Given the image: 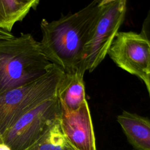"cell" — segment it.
<instances>
[{
	"label": "cell",
	"instance_id": "obj_1",
	"mask_svg": "<svg viewBox=\"0 0 150 150\" xmlns=\"http://www.w3.org/2000/svg\"><path fill=\"white\" fill-rule=\"evenodd\" d=\"M101 4V0H94L57 20L41 21L42 49L48 60L64 73L86 71L83 65L84 48L98 17Z\"/></svg>",
	"mask_w": 150,
	"mask_h": 150
},
{
	"label": "cell",
	"instance_id": "obj_2",
	"mask_svg": "<svg viewBox=\"0 0 150 150\" xmlns=\"http://www.w3.org/2000/svg\"><path fill=\"white\" fill-rule=\"evenodd\" d=\"M52 64L30 33L0 40V96L41 77Z\"/></svg>",
	"mask_w": 150,
	"mask_h": 150
},
{
	"label": "cell",
	"instance_id": "obj_3",
	"mask_svg": "<svg viewBox=\"0 0 150 150\" xmlns=\"http://www.w3.org/2000/svg\"><path fill=\"white\" fill-rule=\"evenodd\" d=\"M64 75V71L53 64L41 77L1 96L0 134L2 135L22 115L32 107L57 95Z\"/></svg>",
	"mask_w": 150,
	"mask_h": 150
},
{
	"label": "cell",
	"instance_id": "obj_4",
	"mask_svg": "<svg viewBox=\"0 0 150 150\" xmlns=\"http://www.w3.org/2000/svg\"><path fill=\"white\" fill-rule=\"evenodd\" d=\"M125 0H101L100 12L84 46L83 65L92 72L104 60L124 21Z\"/></svg>",
	"mask_w": 150,
	"mask_h": 150
},
{
	"label": "cell",
	"instance_id": "obj_5",
	"mask_svg": "<svg viewBox=\"0 0 150 150\" xmlns=\"http://www.w3.org/2000/svg\"><path fill=\"white\" fill-rule=\"evenodd\" d=\"M61 105L57 95L36 105L22 115L3 134L11 150H25L60 119Z\"/></svg>",
	"mask_w": 150,
	"mask_h": 150
},
{
	"label": "cell",
	"instance_id": "obj_6",
	"mask_svg": "<svg viewBox=\"0 0 150 150\" xmlns=\"http://www.w3.org/2000/svg\"><path fill=\"white\" fill-rule=\"evenodd\" d=\"M107 54L118 67L142 80L148 74L150 43L140 33L118 32Z\"/></svg>",
	"mask_w": 150,
	"mask_h": 150
},
{
	"label": "cell",
	"instance_id": "obj_7",
	"mask_svg": "<svg viewBox=\"0 0 150 150\" xmlns=\"http://www.w3.org/2000/svg\"><path fill=\"white\" fill-rule=\"evenodd\" d=\"M60 123L68 142L74 150H97L87 101L76 111H70L61 106Z\"/></svg>",
	"mask_w": 150,
	"mask_h": 150
},
{
	"label": "cell",
	"instance_id": "obj_8",
	"mask_svg": "<svg viewBox=\"0 0 150 150\" xmlns=\"http://www.w3.org/2000/svg\"><path fill=\"white\" fill-rule=\"evenodd\" d=\"M129 142L137 150H150V120L123 111L117 118Z\"/></svg>",
	"mask_w": 150,
	"mask_h": 150
},
{
	"label": "cell",
	"instance_id": "obj_9",
	"mask_svg": "<svg viewBox=\"0 0 150 150\" xmlns=\"http://www.w3.org/2000/svg\"><path fill=\"white\" fill-rule=\"evenodd\" d=\"M84 71L77 70L64 73L58 89L60 105L66 110L73 111L78 110L87 101L83 81Z\"/></svg>",
	"mask_w": 150,
	"mask_h": 150
},
{
	"label": "cell",
	"instance_id": "obj_10",
	"mask_svg": "<svg viewBox=\"0 0 150 150\" xmlns=\"http://www.w3.org/2000/svg\"><path fill=\"white\" fill-rule=\"evenodd\" d=\"M39 0H0V30L11 33L15 24L23 20Z\"/></svg>",
	"mask_w": 150,
	"mask_h": 150
},
{
	"label": "cell",
	"instance_id": "obj_11",
	"mask_svg": "<svg viewBox=\"0 0 150 150\" xmlns=\"http://www.w3.org/2000/svg\"><path fill=\"white\" fill-rule=\"evenodd\" d=\"M25 150H74L61 128L60 119Z\"/></svg>",
	"mask_w": 150,
	"mask_h": 150
},
{
	"label": "cell",
	"instance_id": "obj_12",
	"mask_svg": "<svg viewBox=\"0 0 150 150\" xmlns=\"http://www.w3.org/2000/svg\"><path fill=\"white\" fill-rule=\"evenodd\" d=\"M140 33L150 43V8L142 22Z\"/></svg>",
	"mask_w": 150,
	"mask_h": 150
},
{
	"label": "cell",
	"instance_id": "obj_13",
	"mask_svg": "<svg viewBox=\"0 0 150 150\" xmlns=\"http://www.w3.org/2000/svg\"><path fill=\"white\" fill-rule=\"evenodd\" d=\"M142 80L145 84V86L146 87L147 90L148 91V93H149V95L150 97V73H148L145 76V77L144 78V79Z\"/></svg>",
	"mask_w": 150,
	"mask_h": 150
},
{
	"label": "cell",
	"instance_id": "obj_14",
	"mask_svg": "<svg viewBox=\"0 0 150 150\" xmlns=\"http://www.w3.org/2000/svg\"><path fill=\"white\" fill-rule=\"evenodd\" d=\"M0 150H11V148L4 142L0 143Z\"/></svg>",
	"mask_w": 150,
	"mask_h": 150
},
{
	"label": "cell",
	"instance_id": "obj_15",
	"mask_svg": "<svg viewBox=\"0 0 150 150\" xmlns=\"http://www.w3.org/2000/svg\"><path fill=\"white\" fill-rule=\"evenodd\" d=\"M148 73H150V60H149V63L148 69Z\"/></svg>",
	"mask_w": 150,
	"mask_h": 150
}]
</instances>
